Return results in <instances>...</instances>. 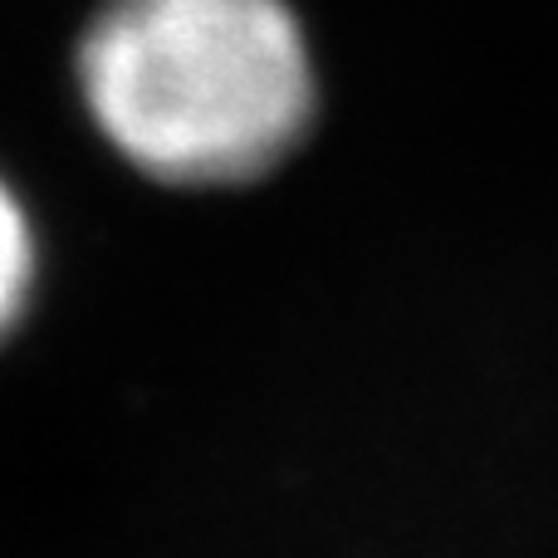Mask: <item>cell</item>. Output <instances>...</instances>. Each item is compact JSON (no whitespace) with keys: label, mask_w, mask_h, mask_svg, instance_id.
Returning <instances> with one entry per match:
<instances>
[{"label":"cell","mask_w":558,"mask_h":558,"mask_svg":"<svg viewBox=\"0 0 558 558\" xmlns=\"http://www.w3.org/2000/svg\"><path fill=\"white\" fill-rule=\"evenodd\" d=\"M88 118L167 186L265 177L314 123V54L289 0H108L78 39Z\"/></svg>","instance_id":"cell-1"},{"label":"cell","mask_w":558,"mask_h":558,"mask_svg":"<svg viewBox=\"0 0 558 558\" xmlns=\"http://www.w3.org/2000/svg\"><path fill=\"white\" fill-rule=\"evenodd\" d=\"M39 284V241L35 221H29L25 202L15 196V186L0 177V343L20 328V318L35 304Z\"/></svg>","instance_id":"cell-2"}]
</instances>
